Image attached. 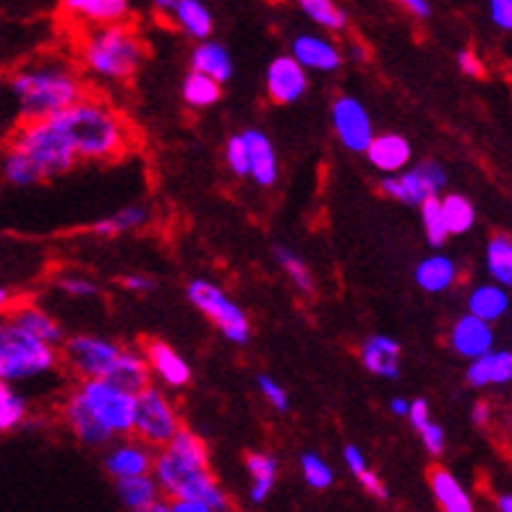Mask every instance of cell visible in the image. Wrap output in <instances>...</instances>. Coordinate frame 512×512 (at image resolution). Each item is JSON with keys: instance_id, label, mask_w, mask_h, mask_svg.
Here are the masks:
<instances>
[{"instance_id": "cell-1", "label": "cell", "mask_w": 512, "mask_h": 512, "mask_svg": "<svg viewBox=\"0 0 512 512\" xmlns=\"http://www.w3.org/2000/svg\"><path fill=\"white\" fill-rule=\"evenodd\" d=\"M160 492L168 499H196L209 512L230 510V497L209 468V445L191 429H178L155 450L152 463Z\"/></svg>"}, {"instance_id": "cell-2", "label": "cell", "mask_w": 512, "mask_h": 512, "mask_svg": "<svg viewBox=\"0 0 512 512\" xmlns=\"http://www.w3.org/2000/svg\"><path fill=\"white\" fill-rule=\"evenodd\" d=\"M50 118L61 126L79 162H110L128 152V123L105 100L84 95Z\"/></svg>"}, {"instance_id": "cell-3", "label": "cell", "mask_w": 512, "mask_h": 512, "mask_svg": "<svg viewBox=\"0 0 512 512\" xmlns=\"http://www.w3.org/2000/svg\"><path fill=\"white\" fill-rule=\"evenodd\" d=\"M6 87L19 108L21 121L48 118L87 95L81 74L66 61H40L21 66L8 76Z\"/></svg>"}, {"instance_id": "cell-4", "label": "cell", "mask_w": 512, "mask_h": 512, "mask_svg": "<svg viewBox=\"0 0 512 512\" xmlns=\"http://www.w3.org/2000/svg\"><path fill=\"white\" fill-rule=\"evenodd\" d=\"M144 58L147 45L126 21L92 27L81 42V68L102 81L134 79Z\"/></svg>"}, {"instance_id": "cell-5", "label": "cell", "mask_w": 512, "mask_h": 512, "mask_svg": "<svg viewBox=\"0 0 512 512\" xmlns=\"http://www.w3.org/2000/svg\"><path fill=\"white\" fill-rule=\"evenodd\" d=\"M61 366V348L42 343L11 314H0V382L21 384L53 374Z\"/></svg>"}, {"instance_id": "cell-6", "label": "cell", "mask_w": 512, "mask_h": 512, "mask_svg": "<svg viewBox=\"0 0 512 512\" xmlns=\"http://www.w3.org/2000/svg\"><path fill=\"white\" fill-rule=\"evenodd\" d=\"M11 144L19 147L29 160L37 165L42 181L50 178H61L76 168V152L68 144L66 134L53 118H34V121H24L14 134H11Z\"/></svg>"}, {"instance_id": "cell-7", "label": "cell", "mask_w": 512, "mask_h": 512, "mask_svg": "<svg viewBox=\"0 0 512 512\" xmlns=\"http://www.w3.org/2000/svg\"><path fill=\"white\" fill-rule=\"evenodd\" d=\"M76 398L108 429L113 437H126L134 429L136 392L118 387L110 379H79Z\"/></svg>"}, {"instance_id": "cell-8", "label": "cell", "mask_w": 512, "mask_h": 512, "mask_svg": "<svg viewBox=\"0 0 512 512\" xmlns=\"http://www.w3.org/2000/svg\"><path fill=\"white\" fill-rule=\"evenodd\" d=\"M186 296H189L191 306L196 311H202L209 322L215 324L217 330L223 332V337L233 345H246L251 340V322L249 314L228 296V290H223L212 280L196 277L186 285Z\"/></svg>"}, {"instance_id": "cell-9", "label": "cell", "mask_w": 512, "mask_h": 512, "mask_svg": "<svg viewBox=\"0 0 512 512\" xmlns=\"http://www.w3.org/2000/svg\"><path fill=\"white\" fill-rule=\"evenodd\" d=\"M181 416H178L176 403L162 387L149 382L144 390L136 392V411H134V434L136 439L147 442L149 447H162L173 434L181 429Z\"/></svg>"}, {"instance_id": "cell-10", "label": "cell", "mask_w": 512, "mask_h": 512, "mask_svg": "<svg viewBox=\"0 0 512 512\" xmlns=\"http://www.w3.org/2000/svg\"><path fill=\"white\" fill-rule=\"evenodd\" d=\"M126 345L102 335H74L61 345V364L76 379H108Z\"/></svg>"}, {"instance_id": "cell-11", "label": "cell", "mask_w": 512, "mask_h": 512, "mask_svg": "<svg viewBox=\"0 0 512 512\" xmlns=\"http://www.w3.org/2000/svg\"><path fill=\"white\" fill-rule=\"evenodd\" d=\"M445 186L447 173L437 160H421L416 165H408V168L398 170V173L384 176L382 183H379L384 196L398 199L403 204H411V207H418L426 196H439L445 191Z\"/></svg>"}, {"instance_id": "cell-12", "label": "cell", "mask_w": 512, "mask_h": 512, "mask_svg": "<svg viewBox=\"0 0 512 512\" xmlns=\"http://www.w3.org/2000/svg\"><path fill=\"white\" fill-rule=\"evenodd\" d=\"M330 118L337 142L343 144L348 152H353V155H364L371 136H374V123H371V115L364 108V102L351 95L335 97L330 108Z\"/></svg>"}, {"instance_id": "cell-13", "label": "cell", "mask_w": 512, "mask_h": 512, "mask_svg": "<svg viewBox=\"0 0 512 512\" xmlns=\"http://www.w3.org/2000/svg\"><path fill=\"white\" fill-rule=\"evenodd\" d=\"M267 97L275 105H293L309 92V71L293 55H277L264 76Z\"/></svg>"}, {"instance_id": "cell-14", "label": "cell", "mask_w": 512, "mask_h": 512, "mask_svg": "<svg viewBox=\"0 0 512 512\" xmlns=\"http://www.w3.org/2000/svg\"><path fill=\"white\" fill-rule=\"evenodd\" d=\"M115 445L108 447L105 452V471L108 476L118 479H128V476H142V473H152V463H155V447H149L147 442L136 439L134 434L126 437H115Z\"/></svg>"}, {"instance_id": "cell-15", "label": "cell", "mask_w": 512, "mask_h": 512, "mask_svg": "<svg viewBox=\"0 0 512 512\" xmlns=\"http://www.w3.org/2000/svg\"><path fill=\"white\" fill-rule=\"evenodd\" d=\"M142 353L147 358L149 371L170 390H181L191 382V366L181 353L160 337H149L142 343Z\"/></svg>"}, {"instance_id": "cell-16", "label": "cell", "mask_w": 512, "mask_h": 512, "mask_svg": "<svg viewBox=\"0 0 512 512\" xmlns=\"http://www.w3.org/2000/svg\"><path fill=\"white\" fill-rule=\"evenodd\" d=\"M290 55L296 58L306 71H317V74H335L343 66V53L335 42L324 34L304 32L296 34L290 42Z\"/></svg>"}, {"instance_id": "cell-17", "label": "cell", "mask_w": 512, "mask_h": 512, "mask_svg": "<svg viewBox=\"0 0 512 512\" xmlns=\"http://www.w3.org/2000/svg\"><path fill=\"white\" fill-rule=\"evenodd\" d=\"M494 340H497L494 324L481 317H473L468 311L452 322L450 335H447V343L455 351V356L465 358V361H471V358L481 356L489 348H494Z\"/></svg>"}, {"instance_id": "cell-18", "label": "cell", "mask_w": 512, "mask_h": 512, "mask_svg": "<svg viewBox=\"0 0 512 512\" xmlns=\"http://www.w3.org/2000/svg\"><path fill=\"white\" fill-rule=\"evenodd\" d=\"M115 494H118V502L131 512H170L165 494L160 492L152 473L118 479L115 481Z\"/></svg>"}, {"instance_id": "cell-19", "label": "cell", "mask_w": 512, "mask_h": 512, "mask_svg": "<svg viewBox=\"0 0 512 512\" xmlns=\"http://www.w3.org/2000/svg\"><path fill=\"white\" fill-rule=\"evenodd\" d=\"M465 379L473 390L505 387L512 382V353L507 348H489L486 353L468 361Z\"/></svg>"}, {"instance_id": "cell-20", "label": "cell", "mask_w": 512, "mask_h": 512, "mask_svg": "<svg viewBox=\"0 0 512 512\" xmlns=\"http://www.w3.org/2000/svg\"><path fill=\"white\" fill-rule=\"evenodd\" d=\"M58 6L63 16L89 27L118 24L131 14V0H58Z\"/></svg>"}, {"instance_id": "cell-21", "label": "cell", "mask_w": 512, "mask_h": 512, "mask_svg": "<svg viewBox=\"0 0 512 512\" xmlns=\"http://www.w3.org/2000/svg\"><path fill=\"white\" fill-rule=\"evenodd\" d=\"M400 343L390 335H369L358 348V358L369 374L379 379H400Z\"/></svg>"}, {"instance_id": "cell-22", "label": "cell", "mask_w": 512, "mask_h": 512, "mask_svg": "<svg viewBox=\"0 0 512 512\" xmlns=\"http://www.w3.org/2000/svg\"><path fill=\"white\" fill-rule=\"evenodd\" d=\"M241 136L246 142V152H249V178L262 189H272L280 176V165H277V152L270 136L259 128H249Z\"/></svg>"}, {"instance_id": "cell-23", "label": "cell", "mask_w": 512, "mask_h": 512, "mask_svg": "<svg viewBox=\"0 0 512 512\" xmlns=\"http://www.w3.org/2000/svg\"><path fill=\"white\" fill-rule=\"evenodd\" d=\"M364 155L369 157L374 170H379L382 176H390V173H398L411 165L413 147L400 134H374Z\"/></svg>"}, {"instance_id": "cell-24", "label": "cell", "mask_w": 512, "mask_h": 512, "mask_svg": "<svg viewBox=\"0 0 512 512\" xmlns=\"http://www.w3.org/2000/svg\"><path fill=\"white\" fill-rule=\"evenodd\" d=\"M63 421H66V426L71 429V434L79 439L81 445L105 447L115 439L113 434L87 411V405L76 398V392H71L66 398V403H63Z\"/></svg>"}, {"instance_id": "cell-25", "label": "cell", "mask_w": 512, "mask_h": 512, "mask_svg": "<svg viewBox=\"0 0 512 512\" xmlns=\"http://www.w3.org/2000/svg\"><path fill=\"white\" fill-rule=\"evenodd\" d=\"M413 277H416V285L424 290V293L437 296V293H447V290H452L458 285L460 270L458 264H455V259H450L447 254H432L416 264Z\"/></svg>"}, {"instance_id": "cell-26", "label": "cell", "mask_w": 512, "mask_h": 512, "mask_svg": "<svg viewBox=\"0 0 512 512\" xmlns=\"http://www.w3.org/2000/svg\"><path fill=\"white\" fill-rule=\"evenodd\" d=\"M8 314H11L24 330L32 332L37 340L53 345V348H61L63 340H66V332H63V327L58 324V319H55L53 314H48L42 306L16 304Z\"/></svg>"}, {"instance_id": "cell-27", "label": "cell", "mask_w": 512, "mask_h": 512, "mask_svg": "<svg viewBox=\"0 0 512 512\" xmlns=\"http://www.w3.org/2000/svg\"><path fill=\"white\" fill-rule=\"evenodd\" d=\"M507 290L510 288L494 283V280L476 285V288L468 293L465 309H468V314L486 319V322H499V319L510 311V293H507Z\"/></svg>"}, {"instance_id": "cell-28", "label": "cell", "mask_w": 512, "mask_h": 512, "mask_svg": "<svg viewBox=\"0 0 512 512\" xmlns=\"http://www.w3.org/2000/svg\"><path fill=\"white\" fill-rule=\"evenodd\" d=\"M189 61L194 71L212 76L217 84H228L233 79V58H230L223 42H215L207 37V40H202L191 50Z\"/></svg>"}, {"instance_id": "cell-29", "label": "cell", "mask_w": 512, "mask_h": 512, "mask_svg": "<svg viewBox=\"0 0 512 512\" xmlns=\"http://www.w3.org/2000/svg\"><path fill=\"white\" fill-rule=\"evenodd\" d=\"M168 16L194 42H202L207 37H212V29H215L212 11L204 6L202 0H176V6H173V11Z\"/></svg>"}, {"instance_id": "cell-30", "label": "cell", "mask_w": 512, "mask_h": 512, "mask_svg": "<svg viewBox=\"0 0 512 512\" xmlns=\"http://www.w3.org/2000/svg\"><path fill=\"white\" fill-rule=\"evenodd\" d=\"M152 220V212L144 204H128V207H121L113 215L102 217L97 220L89 233L100 238H115V236H126V233H136V230L147 228V223Z\"/></svg>"}, {"instance_id": "cell-31", "label": "cell", "mask_w": 512, "mask_h": 512, "mask_svg": "<svg viewBox=\"0 0 512 512\" xmlns=\"http://www.w3.org/2000/svg\"><path fill=\"white\" fill-rule=\"evenodd\" d=\"M429 486H432L437 505L445 512H473L471 494L465 492V486L447 468H442V465H437L429 473Z\"/></svg>"}, {"instance_id": "cell-32", "label": "cell", "mask_w": 512, "mask_h": 512, "mask_svg": "<svg viewBox=\"0 0 512 512\" xmlns=\"http://www.w3.org/2000/svg\"><path fill=\"white\" fill-rule=\"evenodd\" d=\"M0 178L14 189H32V186L42 183L37 165L11 142L0 149Z\"/></svg>"}, {"instance_id": "cell-33", "label": "cell", "mask_w": 512, "mask_h": 512, "mask_svg": "<svg viewBox=\"0 0 512 512\" xmlns=\"http://www.w3.org/2000/svg\"><path fill=\"white\" fill-rule=\"evenodd\" d=\"M246 471L251 476L249 499L254 505H264L277 484V471H280L277 458L270 452H249L246 455Z\"/></svg>"}, {"instance_id": "cell-34", "label": "cell", "mask_w": 512, "mask_h": 512, "mask_svg": "<svg viewBox=\"0 0 512 512\" xmlns=\"http://www.w3.org/2000/svg\"><path fill=\"white\" fill-rule=\"evenodd\" d=\"M152 371H149L147 358L139 348H123L118 364H115L113 374H110V382H115L118 387L128 392H139L144 390L149 382H152Z\"/></svg>"}, {"instance_id": "cell-35", "label": "cell", "mask_w": 512, "mask_h": 512, "mask_svg": "<svg viewBox=\"0 0 512 512\" xmlns=\"http://www.w3.org/2000/svg\"><path fill=\"white\" fill-rule=\"evenodd\" d=\"M181 95L183 102L194 110H204V108H212L215 102H220L223 97V84H217L212 76L202 74V71H194L191 68L189 74L183 76V84H181Z\"/></svg>"}, {"instance_id": "cell-36", "label": "cell", "mask_w": 512, "mask_h": 512, "mask_svg": "<svg viewBox=\"0 0 512 512\" xmlns=\"http://www.w3.org/2000/svg\"><path fill=\"white\" fill-rule=\"evenodd\" d=\"M439 209L450 236H465L476 225V207L463 194H439Z\"/></svg>"}, {"instance_id": "cell-37", "label": "cell", "mask_w": 512, "mask_h": 512, "mask_svg": "<svg viewBox=\"0 0 512 512\" xmlns=\"http://www.w3.org/2000/svg\"><path fill=\"white\" fill-rule=\"evenodd\" d=\"M486 275L492 277L494 283L512 285V238L507 233H494L486 243Z\"/></svg>"}, {"instance_id": "cell-38", "label": "cell", "mask_w": 512, "mask_h": 512, "mask_svg": "<svg viewBox=\"0 0 512 512\" xmlns=\"http://www.w3.org/2000/svg\"><path fill=\"white\" fill-rule=\"evenodd\" d=\"M29 400L16 390V384L0 382V434H11L27 424Z\"/></svg>"}, {"instance_id": "cell-39", "label": "cell", "mask_w": 512, "mask_h": 512, "mask_svg": "<svg viewBox=\"0 0 512 512\" xmlns=\"http://www.w3.org/2000/svg\"><path fill=\"white\" fill-rule=\"evenodd\" d=\"M309 21L327 32H343L348 27V14L337 6V0H296Z\"/></svg>"}, {"instance_id": "cell-40", "label": "cell", "mask_w": 512, "mask_h": 512, "mask_svg": "<svg viewBox=\"0 0 512 512\" xmlns=\"http://www.w3.org/2000/svg\"><path fill=\"white\" fill-rule=\"evenodd\" d=\"M275 259L280 264V270L288 275V280L296 285V290H301L304 296H314L317 293V283H314V275H311L309 264L301 259L293 249H285V246H275Z\"/></svg>"}, {"instance_id": "cell-41", "label": "cell", "mask_w": 512, "mask_h": 512, "mask_svg": "<svg viewBox=\"0 0 512 512\" xmlns=\"http://www.w3.org/2000/svg\"><path fill=\"white\" fill-rule=\"evenodd\" d=\"M421 209V225H424L426 243L434 246V249H442L450 238L445 228V220H442V209H439V196H426L424 202L418 204Z\"/></svg>"}, {"instance_id": "cell-42", "label": "cell", "mask_w": 512, "mask_h": 512, "mask_svg": "<svg viewBox=\"0 0 512 512\" xmlns=\"http://www.w3.org/2000/svg\"><path fill=\"white\" fill-rule=\"evenodd\" d=\"M301 473H304L306 484L311 489H317V492L330 489L332 481H335V473H332L330 463L322 455H317V452H304L301 455Z\"/></svg>"}, {"instance_id": "cell-43", "label": "cell", "mask_w": 512, "mask_h": 512, "mask_svg": "<svg viewBox=\"0 0 512 512\" xmlns=\"http://www.w3.org/2000/svg\"><path fill=\"white\" fill-rule=\"evenodd\" d=\"M225 165L236 178H249V152L241 134L228 136L225 142Z\"/></svg>"}, {"instance_id": "cell-44", "label": "cell", "mask_w": 512, "mask_h": 512, "mask_svg": "<svg viewBox=\"0 0 512 512\" xmlns=\"http://www.w3.org/2000/svg\"><path fill=\"white\" fill-rule=\"evenodd\" d=\"M55 288L63 290L71 298H95L100 296V285L87 275H61L55 280Z\"/></svg>"}, {"instance_id": "cell-45", "label": "cell", "mask_w": 512, "mask_h": 512, "mask_svg": "<svg viewBox=\"0 0 512 512\" xmlns=\"http://www.w3.org/2000/svg\"><path fill=\"white\" fill-rule=\"evenodd\" d=\"M21 123L24 121H21L14 97H11L8 87L3 84V87H0V139H8V136L14 134Z\"/></svg>"}, {"instance_id": "cell-46", "label": "cell", "mask_w": 512, "mask_h": 512, "mask_svg": "<svg viewBox=\"0 0 512 512\" xmlns=\"http://www.w3.org/2000/svg\"><path fill=\"white\" fill-rule=\"evenodd\" d=\"M418 437H421V442H424V450L432 455V458H442V452H445L447 447V434H445V426L437 424V421H426V424H421L416 429Z\"/></svg>"}, {"instance_id": "cell-47", "label": "cell", "mask_w": 512, "mask_h": 512, "mask_svg": "<svg viewBox=\"0 0 512 512\" xmlns=\"http://www.w3.org/2000/svg\"><path fill=\"white\" fill-rule=\"evenodd\" d=\"M256 387H259V392H262V398L267 400V403L275 408V411L285 413L290 408V398L288 392H285V387L277 379H272L270 374H259L256 377Z\"/></svg>"}, {"instance_id": "cell-48", "label": "cell", "mask_w": 512, "mask_h": 512, "mask_svg": "<svg viewBox=\"0 0 512 512\" xmlns=\"http://www.w3.org/2000/svg\"><path fill=\"white\" fill-rule=\"evenodd\" d=\"M489 8V19L497 29L502 32H510L512 29V0H489L486 3Z\"/></svg>"}, {"instance_id": "cell-49", "label": "cell", "mask_w": 512, "mask_h": 512, "mask_svg": "<svg viewBox=\"0 0 512 512\" xmlns=\"http://www.w3.org/2000/svg\"><path fill=\"white\" fill-rule=\"evenodd\" d=\"M458 68L463 71L465 76H471V79H484L486 76V66L484 61L479 58V53L473 48H463L458 53Z\"/></svg>"}, {"instance_id": "cell-50", "label": "cell", "mask_w": 512, "mask_h": 512, "mask_svg": "<svg viewBox=\"0 0 512 512\" xmlns=\"http://www.w3.org/2000/svg\"><path fill=\"white\" fill-rule=\"evenodd\" d=\"M356 479H358V484L364 486V492L369 494V497L379 499V502H387V499H390V492H387V486H384V481L379 479L377 473L371 471V468H364V471L358 473Z\"/></svg>"}, {"instance_id": "cell-51", "label": "cell", "mask_w": 512, "mask_h": 512, "mask_svg": "<svg viewBox=\"0 0 512 512\" xmlns=\"http://www.w3.org/2000/svg\"><path fill=\"white\" fill-rule=\"evenodd\" d=\"M343 463L348 465V471H351L353 476H358V473L364 471V468H369L364 450H361L358 445H345L343 447Z\"/></svg>"}, {"instance_id": "cell-52", "label": "cell", "mask_w": 512, "mask_h": 512, "mask_svg": "<svg viewBox=\"0 0 512 512\" xmlns=\"http://www.w3.org/2000/svg\"><path fill=\"white\" fill-rule=\"evenodd\" d=\"M123 288L131 290V293H149V290L157 288V283H155V277L134 272V275L123 277Z\"/></svg>"}, {"instance_id": "cell-53", "label": "cell", "mask_w": 512, "mask_h": 512, "mask_svg": "<svg viewBox=\"0 0 512 512\" xmlns=\"http://www.w3.org/2000/svg\"><path fill=\"white\" fill-rule=\"evenodd\" d=\"M398 6H403L413 19H429L432 16V0H395Z\"/></svg>"}, {"instance_id": "cell-54", "label": "cell", "mask_w": 512, "mask_h": 512, "mask_svg": "<svg viewBox=\"0 0 512 512\" xmlns=\"http://www.w3.org/2000/svg\"><path fill=\"white\" fill-rule=\"evenodd\" d=\"M471 421L476 426H489L492 424V405L486 403V400H479V403L471 408Z\"/></svg>"}, {"instance_id": "cell-55", "label": "cell", "mask_w": 512, "mask_h": 512, "mask_svg": "<svg viewBox=\"0 0 512 512\" xmlns=\"http://www.w3.org/2000/svg\"><path fill=\"white\" fill-rule=\"evenodd\" d=\"M16 306V296L14 290H8L6 285H0V314H6Z\"/></svg>"}, {"instance_id": "cell-56", "label": "cell", "mask_w": 512, "mask_h": 512, "mask_svg": "<svg viewBox=\"0 0 512 512\" xmlns=\"http://www.w3.org/2000/svg\"><path fill=\"white\" fill-rule=\"evenodd\" d=\"M408 403H411V400L392 398V400H390V413H392V416L405 418V413H408Z\"/></svg>"}, {"instance_id": "cell-57", "label": "cell", "mask_w": 512, "mask_h": 512, "mask_svg": "<svg viewBox=\"0 0 512 512\" xmlns=\"http://www.w3.org/2000/svg\"><path fill=\"white\" fill-rule=\"evenodd\" d=\"M152 6H155L157 14L168 16L173 11V6H176V0H152Z\"/></svg>"}, {"instance_id": "cell-58", "label": "cell", "mask_w": 512, "mask_h": 512, "mask_svg": "<svg viewBox=\"0 0 512 512\" xmlns=\"http://www.w3.org/2000/svg\"><path fill=\"white\" fill-rule=\"evenodd\" d=\"M497 510L499 512H512V494L505 492L497 497Z\"/></svg>"}]
</instances>
